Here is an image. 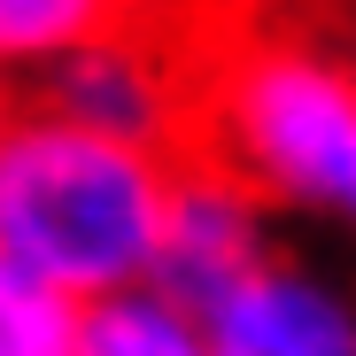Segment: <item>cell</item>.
<instances>
[{
  "label": "cell",
  "mask_w": 356,
  "mask_h": 356,
  "mask_svg": "<svg viewBox=\"0 0 356 356\" xmlns=\"http://www.w3.org/2000/svg\"><path fill=\"white\" fill-rule=\"evenodd\" d=\"M194 147L217 155L279 217L356 232V39L294 16L202 24Z\"/></svg>",
  "instance_id": "6da1fadb"
},
{
  "label": "cell",
  "mask_w": 356,
  "mask_h": 356,
  "mask_svg": "<svg viewBox=\"0 0 356 356\" xmlns=\"http://www.w3.org/2000/svg\"><path fill=\"white\" fill-rule=\"evenodd\" d=\"M178 155L101 140L24 93L0 140V256L63 286L70 302H116L155 279Z\"/></svg>",
  "instance_id": "7a4b0ae2"
},
{
  "label": "cell",
  "mask_w": 356,
  "mask_h": 356,
  "mask_svg": "<svg viewBox=\"0 0 356 356\" xmlns=\"http://www.w3.org/2000/svg\"><path fill=\"white\" fill-rule=\"evenodd\" d=\"M31 101L101 140H124L147 155H186L194 108H202V24L124 8L93 47H78L63 70H47L31 86Z\"/></svg>",
  "instance_id": "3957f363"
},
{
  "label": "cell",
  "mask_w": 356,
  "mask_h": 356,
  "mask_svg": "<svg viewBox=\"0 0 356 356\" xmlns=\"http://www.w3.org/2000/svg\"><path fill=\"white\" fill-rule=\"evenodd\" d=\"M271 202L256 186H241L217 155L186 147L170 178V209H163V248H155V294H170L178 310H225L264 264H279L271 248Z\"/></svg>",
  "instance_id": "277c9868"
},
{
  "label": "cell",
  "mask_w": 356,
  "mask_h": 356,
  "mask_svg": "<svg viewBox=\"0 0 356 356\" xmlns=\"http://www.w3.org/2000/svg\"><path fill=\"white\" fill-rule=\"evenodd\" d=\"M217 356H356V286L279 256L264 264L225 310H209Z\"/></svg>",
  "instance_id": "5b68a950"
},
{
  "label": "cell",
  "mask_w": 356,
  "mask_h": 356,
  "mask_svg": "<svg viewBox=\"0 0 356 356\" xmlns=\"http://www.w3.org/2000/svg\"><path fill=\"white\" fill-rule=\"evenodd\" d=\"M124 8H108V0H0V78H47L63 70L78 47H93Z\"/></svg>",
  "instance_id": "8992f818"
},
{
  "label": "cell",
  "mask_w": 356,
  "mask_h": 356,
  "mask_svg": "<svg viewBox=\"0 0 356 356\" xmlns=\"http://www.w3.org/2000/svg\"><path fill=\"white\" fill-rule=\"evenodd\" d=\"M86 356H217V348H209V318L178 310L155 286H132L86 310Z\"/></svg>",
  "instance_id": "52a82bcc"
},
{
  "label": "cell",
  "mask_w": 356,
  "mask_h": 356,
  "mask_svg": "<svg viewBox=\"0 0 356 356\" xmlns=\"http://www.w3.org/2000/svg\"><path fill=\"white\" fill-rule=\"evenodd\" d=\"M0 356H86V302L0 256Z\"/></svg>",
  "instance_id": "ba28073f"
},
{
  "label": "cell",
  "mask_w": 356,
  "mask_h": 356,
  "mask_svg": "<svg viewBox=\"0 0 356 356\" xmlns=\"http://www.w3.org/2000/svg\"><path fill=\"white\" fill-rule=\"evenodd\" d=\"M16 108H24V93H16L8 78H0V140H8V124H16Z\"/></svg>",
  "instance_id": "9c48e42d"
}]
</instances>
